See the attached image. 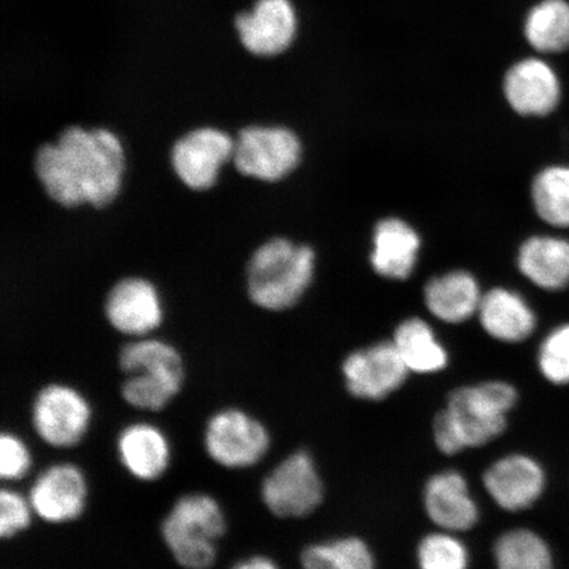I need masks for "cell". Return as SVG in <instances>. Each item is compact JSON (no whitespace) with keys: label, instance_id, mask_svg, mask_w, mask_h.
<instances>
[{"label":"cell","instance_id":"ffe728a7","mask_svg":"<svg viewBox=\"0 0 569 569\" xmlns=\"http://www.w3.org/2000/svg\"><path fill=\"white\" fill-rule=\"evenodd\" d=\"M478 315L488 336L505 343H519L536 330L537 319L529 303L508 289L495 288L483 295Z\"/></svg>","mask_w":569,"mask_h":569},{"label":"cell","instance_id":"603a6c76","mask_svg":"<svg viewBox=\"0 0 569 569\" xmlns=\"http://www.w3.org/2000/svg\"><path fill=\"white\" fill-rule=\"evenodd\" d=\"M393 345L409 372L436 373L446 368L448 356L431 327L419 318L405 320L397 327Z\"/></svg>","mask_w":569,"mask_h":569},{"label":"cell","instance_id":"ba28073f","mask_svg":"<svg viewBox=\"0 0 569 569\" xmlns=\"http://www.w3.org/2000/svg\"><path fill=\"white\" fill-rule=\"evenodd\" d=\"M234 138L222 128L203 126L181 134L170 148L173 173L189 190L209 191L232 161Z\"/></svg>","mask_w":569,"mask_h":569},{"label":"cell","instance_id":"2e32d148","mask_svg":"<svg viewBox=\"0 0 569 569\" xmlns=\"http://www.w3.org/2000/svg\"><path fill=\"white\" fill-rule=\"evenodd\" d=\"M505 97L519 116L546 117L557 109L561 89L549 63L528 59L516 63L503 82Z\"/></svg>","mask_w":569,"mask_h":569},{"label":"cell","instance_id":"30bf717a","mask_svg":"<svg viewBox=\"0 0 569 569\" xmlns=\"http://www.w3.org/2000/svg\"><path fill=\"white\" fill-rule=\"evenodd\" d=\"M28 498L34 516L49 525H68L88 508L89 482L81 467L61 461L36 476Z\"/></svg>","mask_w":569,"mask_h":569},{"label":"cell","instance_id":"9c48e42d","mask_svg":"<svg viewBox=\"0 0 569 569\" xmlns=\"http://www.w3.org/2000/svg\"><path fill=\"white\" fill-rule=\"evenodd\" d=\"M261 500L280 518H302L323 500V483L308 452L298 451L282 460L261 483Z\"/></svg>","mask_w":569,"mask_h":569},{"label":"cell","instance_id":"3957f363","mask_svg":"<svg viewBox=\"0 0 569 569\" xmlns=\"http://www.w3.org/2000/svg\"><path fill=\"white\" fill-rule=\"evenodd\" d=\"M316 253L309 246L272 238L254 249L246 267V291L254 306L280 312L293 308L310 287Z\"/></svg>","mask_w":569,"mask_h":569},{"label":"cell","instance_id":"ac0fdd59","mask_svg":"<svg viewBox=\"0 0 569 569\" xmlns=\"http://www.w3.org/2000/svg\"><path fill=\"white\" fill-rule=\"evenodd\" d=\"M421 238L410 224L387 218L373 231L371 264L375 272L389 280H407L417 266Z\"/></svg>","mask_w":569,"mask_h":569},{"label":"cell","instance_id":"4dcf8cb0","mask_svg":"<svg viewBox=\"0 0 569 569\" xmlns=\"http://www.w3.org/2000/svg\"><path fill=\"white\" fill-rule=\"evenodd\" d=\"M33 457L26 440L12 431L0 436V478L4 482H18L30 475Z\"/></svg>","mask_w":569,"mask_h":569},{"label":"cell","instance_id":"f1b7e54d","mask_svg":"<svg viewBox=\"0 0 569 569\" xmlns=\"http://www.w3.org/2000/svg\"><path fill=\"white\" fill-rule=\"evenodd\" d=\"M540 372L557 386L569 383V325L560 326L540 346Z\"/></svg>","mask_w":569,"mask_h":569},{"label":"cell","instance_id":"484cf974","mask_svg":"<svg viewBox=\"0 0 569 569\" xmlns=\"http://www.w3.org/2000/svg\"><path fill=\"white\" fill-rule=\"evenodd\" d=\"M497 569H553L549 546L530 530H513L497 540Z\"/></svg>","mask_w":569,"mask_h":569},{"label":"cell","instance_id":"cb8c5ba5","mask_svg":"<svg viewBox=\"0 0 569 569\" xmlns=\"http://www.w3.org/2000/svg\"><path fill=\"white\" fill-rule=\"evenodd\" d=\"M529 44L538 52L560 53L569 49V3L543 0L529 12L525 23Z\"/></svg>","mask_w":569,"mask_h":569},{"label":"cell","instance_id":"d6986e66","mask_svg":"<svg viewBox=\"0 0 569 569\" xmlns=\"http://www.w3.org/2000/svg\"><path fill=\"white\" fill-rule=\"evenodd\" d=\"M425 508L431 521L447 531H467L479 519L467 482L457 472L439 473L427 482Z\"/></svg>","mask_w":569,"mask_h":569},{"label":"cell","instance_id":"5bb4252c","mask_svg":"<svg viewBox=\"0 0 569 569\" xmlns=\"http://www.w3.org/2000/svg\"><path fill=\"white\" fill-rule=\"evenodd\" d=\"M120 466L134 480L159 481L172 465V445L158 425L144 421L126 425L117 437Z\"/></svg>","mask_w":569,"mask_h":569},{"label":"cell","instance_id":"7c38bea8","mask_svg":"<svg viewBox=\"0 0 569 569\" xmlns=\"http://www.w3.org/2000/svg\"><path fill=\"white\" fill-rule=\"evenodd\" d=\"M405 366L393 341H382L348 356L343 365L347 388L362 400L381 401L407 380Z\"/></svg>","mask_w":569,"mask_h":569},{"label":"cell","instance_id":"6da1fadb","mask_svg":"<svg viewBox=\"0 0 569 569\" xmlns=\"http://www.w3.org/2000/svg\"><path fill=\"white\" fill-rule=\"evenodd\" d=\"M127 158L122 140L104 127L69 126L34 153V176L63 209H106L122 191Z\"/></svg>","mask_w":569,"mask_h":569},{"label":"cell","instance_id":"44dd1931","mask_svg":"<svg viewBox=\"0 0 569 569\" xmlns=\"http://www.w3.org/2000/svg\"><path fill=\"white\" fill-rule=\"evenodd\" d=\"M479 282L465 270L436 277L425 288V302L433 317L446 323H461L479 311Z\"/></svg>","mask_w":569,"mask_h":569},{"label":"cell","instance_id":"83f0119b","mask_svg":"<svg viewBox=\"0 0 569 569\" xmlns=\"http://www.w3.org/2000/svg\"><path fill=\"white\" fill-rule=\"evenodd\" d=\"M418 563L421 569H467L468 552L450 533H431L418 547Z\"/></svg>","mask_w":569,"mask_h":569},{"label":"cell","instance_id":"52a82bcc","mask_svg":"<svg viewBox=\"0 0 569 569\" xmlns=\"http://www.w3.org/2000/svg\"><path fill=\"white\" fill-rule=\"evenodd\" d=\"M203 448L217 466L243 471L267 457L270 436L267 427L248 411L224 408L213 412L206 422Z\"/></svg>","mask_w":569,"mask_h":569},{"label":"cell","instance_id":"1f68e13d","mask_svg":"<svg viewBox=\"0 0 569 569\" xmlns=\"http://www.w3.org/2000/svg\"><path fill=\"white\" fill-rule=\"evenodd\" d=\"M231 569H279V567L264 555H253V557L238 561Z\"/></svg>","mask_w":569,"mask_h":569},{"label":"cell","instance_id":"277c9868","mask_svg":"<svg viewBox=\"0 0 569 569\" xmlns=\"http://www.w3.org/2000/svg\"><path fill=\"white\" fill-rule=\"evenodd\" d=\"M229 523L222 505L208 493L177 498L161 522V538L176 563L184 569H209Z\"/></svg>","mask_w":569,"mask_h":569},{"label":"cell","instance_id":"d4e9b609","mask_svg":"<svg viewBox=\"0 0 569 569\" xmlns=\"http://www.w3.org/2000/svg\"><path fill=\"white\" fill-rule=\"evenodd\" d=\"M533 208L547 224L569 227V167H549L533 178L531 187Z\"/></svg>","mask_w":569,"mask_h":569},{"label":"cell","instance_id":"8992f818","mask_svg":"<svg viewBox=\"0 0 569 569\" xmlns=\"http://www.w3.org/2000/svg\"><path fill=\"white\" fill-rule=\"evenodd\" d=\"M91 423L88 397L69 383H47L34 395L31 425L42 443L56 450H71L88 437Z\"/></svg>","mask_w":569,"mask_h":569},{"label":"cell","instance_id":"7a4b0ae2","mask_svg":"<svg viewBox=\"0 0 569 569\" xmlns=\"http://www.w3.org/2000/svg\"><path fill=\"white\" fill-rule=\"evenodd\" d=\"M517 390L502 381L453 390L447 408L433 419V438L440 451L455 455L481 447L507 429V415L515 408Z\"/></svg>","mask_w":569,"mask_h":569},{"label":"cell","instance_id":"e0dca14e","mask_svg":"<svg viewBox=\"0 0 569 569\" xmlns=\"http://www.w3.org/2000/svg\"><path fill=\"white\" fill-rule=\"evenodd\" d=\"M545 472L536 460L525 455H510L495 462L483 475L488 493L505 510L521 511L542 496Z\"/></svg>","mask_w":569,"mask_h":569},{"label":"cell","instance_id":"4fadbf2b","mask_svg":"<svg viewBox=\"0 0 569 569\" xmlns=\"http://www.w3.org/2000/svg\"><path fill=\"white\" fill-rule=\"evenodd\" d=\"M234 30L247 52L273 57L287 51L296 38V11L289 0H258L251 11L238 13Z\"/></svg>","mask_w":569,"mask_h":569},{"label":"cell","instance_id":"4316f807","mask_svg":"<svg viewBox=\"0 0 569 569\" xmlns=\"http://www.w3.org/2000/svg\"><path fill=\"white\" fill-rule=\"evenodd\" d=\"M302 569H375L368 546L358 538L308 547L301 557Z\"/></svg>","mask_w":569,"mask_h":569},{"label":"cell","instance_id":"7402d4cb","mask_svg":"<svg viewBox=\"0 0 569 569\" xmlns=\"http://www.w3.org/2000/svg\"><path fill=\"white\" fill-rule=\"evenodd\" d=\"M518 268L526 279L545 290H560L569 283V241L532 237L518 252Z\"/></svg>","mask_w":569,"mask_h":569},{"label":"cell","instance_id":"5b68a950","mask_svg":"<svg viewBox=\"0 0 569 569\" xmlns=\"http://www.w3.org/2000/svg\"><path fill=\"white\" fill-rule=\"evenodd\" d=\"M302 160V142L281 126H247L234 137L232 163L240 176L261 182H279Z\"/></svg>","mask_w":569,"mask_h":569},{"label":"cell","instance_id":"9a60e30c","mask_svg":"<svg viewBox=\"0 0 569 569\" xmlns=\"http://www.w3.org/2000/svg\"><path fill=\"white\" fill-rule=\"evenodd\" d=\"M120 372L140 380L158 383L180 395L187 372L180 351L159 338L131 339L118 353Z\"/></svg>","mask_w":569,"mask_h":569},{"label":"cell","instance_id":"f546056e","mask_svg":"<svg viewBox=\"0 0 569 569\" xmlns=\"http://www.w3.org/2000/svg\"><path fill=\"white\" fill-rule=\"evenodd\" d=\"M34 511L28 496L12 488L0 492V537L13 539L31 528Z\"/></svg>","mask_w":569,"mask_h":569},{"label":"cell","instance_id":"8fae6325","mask_svg":"<svg viewBox=\"0 0 569 569\" xmlns=\"http://www.w3.org/2000/svg\"><path fill=\"white\" fill-rule=\"evenodd\" d=\"M103 311L113 330L131 339L151 337L163 320L161 298L153 282L127 276L107 291Z\"/></svg>","mask_w":569,"mask_h":569}]
</instances>
